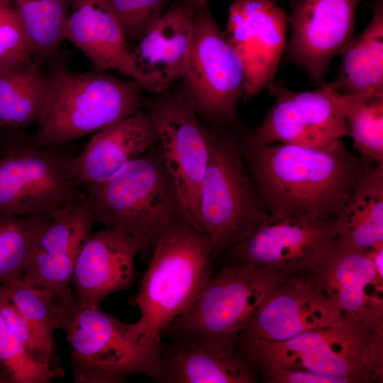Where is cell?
<instances>
[{"mask_svg": "<svg viewBox=\"0 0 383 383\" xmlns=\"http://www.w3.org/2000/svg\"><path fill=\"white\" fill-rule=\"evenodd\" d=\"M289 277L253 265L226 264L162 333H202L238 343L243 329Z\"/></svg>", "mask_w": 383, "mask_h": 383, "instance_id": "obj_8", "label": "cell"}, {"mask_svg": "<svg viewBox=\"0 0 383 383\" xmlns=\"http://www.w3.org/2000/svg\"><path fill=\"white\" fill-rule=\"evenodd\" d=\"M82 189L96 221L146 247L185 221L159 143L108 179Z\"/></svg>", "mask_w": 383, "mask_h": 383, "instance_id": "obj_6", "label": "cell"}, {"mask_svg": "<svg viewBox=\"0 0 383 383\" xmlns=\"http://www.w3.org/2000/svg\"><path fill=\"white\" fill-rule=\"evenodd\" d=\"M118 18L128 44H136L173 0H105Z\"/></svg>", "mask_w": 383, "mask_h": 383, "instance_id": "obj_32", "label": "cell"}, {"mask_svg": "<svg viewBox=\"0 0 383 383\" xmlns=\"http://www.w3.org/2000/svg\"><path fill=\"white\" fill-rule=\"evenodd\" d=\"M145 243L111 228L91 234L77 257L72 286L79 304L99 307L108 296L135 282V257Z\"/></svg>", "mask_w": 383, "mask_h": 383, "instance_id": "obj_20", "label": "cell"}, {"mask_svg": "<svg viewBox=\"0 0 383 383\" xmlns=\"http://www.w3.org/2000/svg\"><path fill=\"white\" fill-rule=\"evenodd\" d=\"M124 323L99 307L79 304L63 330L77 383H118L135 374L161 381L160 349L143 347Z\"/></svg>", "mask_w": 383, "mask_h": 383, "instance_id": "obj_9", "label": "cell"}, {"mask_svg": "<svg viewBox=\"0 0 383 383\" xmlns=\"http://www.w3.org/2000/svg\"><path fill=\"white\" fill-rule=\"evenodd\" d=\"M268 1H273V2H275L277 1V0H268Z\"/></svg>", "mask_w": 383, "mask_h": 383, "instance_id": "obj_39", "label": "cell"}, {"mask_svg": "<svg viewBox=\"0 0 383 383\" xmlns=\"http://www.w3.org/2000/svg\"><path fill=\"white\" fill-rule=\"evenodd\" d=\"M0 315L9 331L30 353L46 363L57 365L55 345L47 341L21 313L9 294L6 284H0Z\"/></svg>", "mask_w": 383, "mask_h": 383, "instance_id": "obj_33", "label": "cell"}, {"mask_svg": "<svg viewBox=\"0 0 383 383\" xmlns=\"http://www.w3.org/2000/svg\"><path fill=\"white\" fill-rule=\"evenodd\" d=\"M213 261L208 239L185 221L162 234L134 297L140 316L129 323V335L145 348L160 349L164 330L190 307L214 274Z\"/></svg>", "mask_w": 383, "mask_h": 383, "instance_id": "obj_2", "label": "cell"}, {"mask_svg": "<svg viewBox=\"0 0 383 383\" xmlns=\"http://www.w3.org/2000/svg\"><path fill=\"white\" fill-rule=\"evenodd\" d=\"M335 82L328 85L348 94L383 95V1L377 0L364 30L345 46Z\"/></svg>", "mask_w": 383, "mask_h": 383, "instance_id": "obj_25", "label": "cell"}, {"mask_svg": "<svg viewBox=\"0 0 383 383\" xmlns=\"http://www.w3.org/2000/svg\"><path fill=\"white\" fill-rule=\"evenodd\" d=\"M288 16L275 2L235 0L225 33L245 72L242 99L248 101L273 80L287 47Z\"/></svg>", "mask_w": 383, "mask_h": 383, "instance_id": "obj_15", "label": "cell"}, {"mask_svg": "<svg viewBox=\"0 0 383 383\" xmlns=\"http://www.w3.org/2000/svg\"><path fill=\"white\" fill-rule=\"evenodd\" d=\"M311 272L289 277L240 333L238 342H279L323 328L343 317Z\"/></svg>", "mask_w": 383, "mask_h": 383, "instance_id": "obj_17", "label": "cell"}, {"mask_svg": "<svg viewBox=\"0 0 383 383\" xmlns=\"http://www.w3.org/2000/svg\"><path fill=\"white\" fill-rule=\"evenodd\" d=\"M67 40L86 55L94 70H116L149 92L122 27L105 0L72 1Z\"/></svg>", "mask_w": 383, "mask_h": 383, "instance_id": "obj_22", "label": "cell"}, {"mask_svg": "<svg viewBox=\"0 0 383 383\" xmlns=\"http://www.w3.org/2000/svg\"><path fill=\"white\" fill-rule=\"evenodd\" d=\"M158 143L151 117L141 110L96 132L73 157L71 175L82 188L101 182Z\"/></svg>", "mask_w": 383, "mask_h": 383, "instance_id": "obj_21", "label": "cell"}, {"mask_svg": "<svg viewBox=\"0 0 383 383\" xmlns=\"http://www.w3.org/2000/svg\"><path fill=\"white\" fill-rule=\"evenodd\" d=\"M180 79L199 116L210 123L243 126L238 116L245 87L243 66L208 4L196 10Z\"/></svg>", "mask_w": 383, "mask_h": 383, "instance_id": "obj_10", "label": "cell"}, {"mask_svg": "<svg viewBox=\"0 0 383 383\" xmlns=\"http://www.w3.org/2000/svg\"><path fill=\"white\" fill-rule=\"evenodd\" d=\"M182 1L194 9L196 10L199 7L208 4L209 0H177Z\"/></svg>", "mask_w": 383, "mask_h": 383, "instance_id": "obj_36", "label": "cell"}, {"mask_svg": "<svg viewBox=\"0 0 383 383\" xmlns=\"http://www.w3.org/2000/svg\"><path fill=\"white\" fill-rule=\"evenodd\" d=\"M196 10L173 0L132 49L149 93L174 86L181 78L192 38Z\"/></svg>", "mask_w": 383, "mask_h": 383, "instance_id": "obj_23", "label": "cell"}, {"mask_svg": "<svg viewBox=\"0 0 383 383\" xmlns=\"http://www.w3.org/2000/svg\"><path fill=\"white\" fill-rule=\"evenodd\" d=\"M160 343L161 381L167 383H255L258 375L238 343L202 333Z\"/></svg>", "mask_w": 383, "mask_h": 383, "instance_id": "obj_19", "label": "cell"}, {"mask_svg": "<svg viewBox=\"0 0 383 383\" xmlns=\"http://www.w3.org/2000/svg\"><path fill=\"white\" fill-rule=\"evenodd\" d=\"M331 89L360 158L383 163V95L348 94Z\"/></svg>", "mask_w": 383, "mask_h": 383, "instance_id": "obj_28", "label": "cell"}, {"mask_svg": "<svg viewBox=\"0 0 383 383\" xmlns=\"http://www.w3.org/2000/svg\"><path fill=\"white\" fill-rule=\"evenodd\" d=\"M50 217L0 213V284L23 277L35 240Z\"/></svg>", "mask_w": 383, "mask_h": 383, "instance_id": "obj_30", "label": "cell"}, {"mask_svg": "<svg viewBox=\"0 0 383 383\" xmlns=\"http://www.w3.org/2000/svg\"><path fill=\"white\" fill-rule=\"evenodd\" d=\"M205 128L209 156L200 194L199 232L208 239L216 260L270 213L244 159V126L210 123Z\"/></svg>", "mask_w": 383, "mask_h": 383, "instance_id": "obj_5", "label": "cell"}, {"mask_svg": "<svg viewBox=\"0 0 383 383\" xmlns=\"http://www.w3.org/2000/svg\"><path fill=\"white\" fill-rule=\"evenodd\" d=\"M151 94L143 107L157 131L183 217L199 232L200 194L209 156L206 128L180 83Z\"/></svg>", "mask_w": 383, "mask_h": 383, "instance_id": "obj_11", "label": "cell"}, {"mask_svg": "<svg viewBox=\"0 0 383 383\" xmlns=\"http://www.w3.org/2000/svg\"><path fill=\"white\" fill-rule=\"evenodd\" d=\"M361 0H296L287 23L290 38L285 58L298 66L318 87L332 60L354 37Z\"/></svg>", "mask_w": 383, "mask_h": 383, "instance_id": "obj_14", "label": "cell"}, {"mask_svg": "<svg viewBox=\"0 0 383 383\" xmlns=\"http://www.w3.org/2000/svg\"><path fill=\"white\" fill-rule=\"evenodd\" d=\"M267 88L275 101L261 123L253 131H245L248 144L322 148L350 135L328 84L314 91H294L283 81L272 80Z\"/></svg>", "mask_w": 383, "mask_h": 383, "instance_id": "obj_13", "label": "cell"}, {"mask_svg": "<svg viewBox=\"0 0 383 383\" xmlns=\"http://www.w3.org/2000/svg\"><path fill=\"white\" fill-rule=\"evenodd\" d=\"M72 0H9L33 48L35 58L48 62L67 40Z\"/></svg>", "mask_w": 383, "mask_h": 383, "instance_id": "obj_27", "label": "cell"}, {"mask_svg": "<svg viewBox=\"0 0 383 383\" xmlns=\"http://www.w3.org/2000/svg\"><path fill=\"white\" fill-rule=\"evenodd\" d=\"M257 375L267 383H339L332 377L300 370L269 369Z\"/></svg>", "mask_w": 383, "mask_h": 383, "instance_id": "obj_35", "label": "cell"}, {"mask_svg": "<svg viewBox=\"0 0 383 383\" xmlns=\"http://www.w3.org/2000/svg\"><path fill=\"white\" fill-rule=\"evenodd\" d=\"M95 222L85 194L52 215L35 240L21 282L48 289L61 304L77 299L74 270Z\"/></svg>", "mask_w": 383, "mask_h": 383, "instance_id": "obj_16", "label": "cell"}, {"mask_svg": "<svg viewBox=\"0 0 383 383\" xmlns=\"http://www.w3.org/2000/svg\"><path fill=\"white\" fill-rule=\"evenodd\" d=\"M35 58L22 22L9 0H0V61L26 62Z\"/></svg>", "mask_w": 383, "mask_h": 383, "instance_id": "obj_34", "label": "cell"}, {"mask_svg": "<svg viewBox=\"0 0 383 383\" xmlns=\"http://www.w3.org/2000/svg\"><path fill=\"white\" fill-rule=\"evenodd\" d=\"M6 284L21 313L47 341L55 345V331L67 327L79 306V299L64 304L48 289L26 285L21 279Z\"/></svg>", "mask_w": 383, "mask_h": 383, "instance_id": "obj_29", "label": "cell"}, {"mask_svg": "<svg viewBox=\"0 0 383 383\" xmlns=\"http://www.w3.org/2000/svg\"><path fill=\"white\" fill-rule=\"evenodd\" d=\"M311 273L344 317L370 325L383 324V273L370 250H357L336 239Z\"/></svg>", "mask_w": 383, "mask_h": 383, "instance_id": "obj_18", "label": "cell"}, {"mask_svg": "<svg viewBox=\"0 0 383 383\" xmlns=\"http://www.w3.org/2000/svg\"><path fill=\"white\" fill-rule=\"evenodd\" d=\"M245 133L244 159L270 214L335 221L362 163L343 139L322 148L278 143L252 145Z\"/></svg>", "mask_w": 383, "mask_h": 383, "instance_id": "obj_1", "label": "cell"}, {"mask_svg": "<svg viewBox=\"0 0 383 383\" xmlns=\"http://www.w3.org/2000/svg\"><path fill=\"white\" fill-rule=\"evenodd\" d=\"M48 82L35 58L0 65V128L19 131L38 123Z\"/></svg>", "mask_w": 383, "mask_h": 383, "instance_id": "obj_26", "label": "cell"}, {"mask_svg": "<svg viewBox=\"0 0 383 383\" xmlns=\"http://www.w3.org/2000/svg\"><path fill=\"white\" fill-rule=\"evenodd\" d=\"M45 103L32 137L55 147L100 130L142 110L144 88L105 71L71 70L58 55L48 61Z\"/></svg>", "mask_w": 383, "mask_h": 383, "instance_id": "obj_4", "label": "cell"}, {"mask_svg": "<svg viewBox=\"0 0 383 383\" xmlns=\"http://www.w3.org/2000/svg\"><path fill=\"white\" fill-rule=\"evenodd\" d=\"M238 347L257 374L284 369L332 377L339 383L383 380V324L343 316L331 326L284 341L245 340Z\"/></svg>", "mask_w": 383, "mask_h": 383, "instance_id": "obj_3", "label": "cell"}, {"mask_svg": "<svg viewBox=\"0 0 383 383\" xmlns=\"http://www.w3.org/2000/svg\"><path fill=\"white\" fill-rule=\"evenodd\" d=\"M1 147H0V155H1Z\"/></svg>", "mask_w": 383, "mask_h": 383, "instance_id": "obj_40", "label": "cell"}, {"mask_svg": "<svg viewBox=\"0 0 383 383\" xmlns=\"http://www.w3.org/2000/svg\"><path fill=\"white\" fill-rule=\"evenodd\" d=\"M0 383H9V381L0 370Z\"/></svg>", "mask_w": 383, "mask_h": 383, "instance_id": "obj_37", "label": "cell"}, {"mask_svg": "<svg viewBox=\"0 0 383 383\" xmlns=\"http://www.w3.org/2000/svg\"><path fill=\"white\" fill-rule=\"evenodd\" d=\"M337 239L335 221L269 214L229 250L232 265H253L290 276L313 271Z\"/></svg>", "mask_w": 383, "mask_h": 383, "instance_id": "obj_12", "label": "cell"}, {"mask_svg": "<svg viewBox=\"0 0 383 383\" xmlns=\"http://www.w3.org/2000/svg\"><path fill=\"white\" fill-rule=\"evenodd\" d=\"M6 63H10V62H4L0 61V65H3V64H6Z\"/></svg>", "mask_w": 383, "mask_h": 383, "instance_id": "obj_38", "label": "cell"}, {"mask_svg": "<svg viewBox=\"0 0 383 383\" xmlns=\"http://www.w3.org/2000/svg\"><path fill=\"white\" fill-rule=\"evenodd\" d=\"M335 225L337 240L348 246L362 251L383 246V163L362 160Z\"/></svg>", "mask_w": 383, "mask_h": 383, "instance_id": "obj_24", "label": "cell"}, {"mask_svg": "<svg viewBox=\"0 0 383 383\" xmlns=\"http://www.w3.org/2000/svg\"><path fill=\"white\" fill-rule=\"evenodd\" d=\"M0 370L9 383H49L64 373L30 353L11 334L0 315Z\"/></svg>", "mask_w": 383, "mask_h": 383, "instance_id": "obj_31", "label": "cell"}, {"mask_svg": "<svg viewBox=\"0 0 383 383\" xmlns=\"http://www.w3.org/2000/svg\"><path fill=\"white\" fill-rule=\"evenodd\" d=\"M0 141V213L48 217L82 196L71 175L74 155L65 145L44 147L18 130Z\"/></svg>", "mask_w": 383, "mask_h": 383, "instance_id": "obj_7", "label": "cell"}]
</instances>
